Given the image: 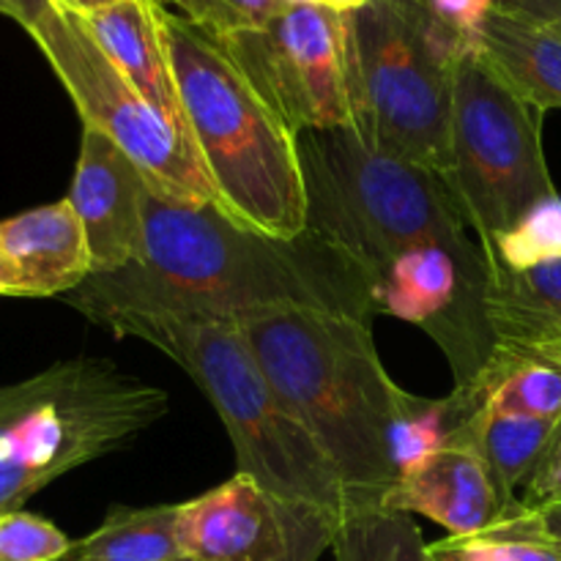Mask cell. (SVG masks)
<instances>
[{"instance_id": "obj_9", "label": "cell", "mask_w": 561, "mask_h": 561, "mask_svg": "<svg viewBox=\"0 0 561 561\" xmlns=\"http://www.w3.org/2000/svg\"><path fill=\"white\" fill-rule=\"evenodd\" d=\"M20 25L71 96L82 126L107 135L140 168L153 195L181 206L217 203L192 137L142 99L80 14L36 0Z\"/></svg>"}, {"instance_id": "obj_21", "label": "cell", "mask_w": 561, "mask_h": 561, "mask_svg": "<svg viewBox=\"0 0 561 561\" xmlns=\"http://www.w3.org/2000/svg\"><path fill=\"white\" fill-rule=\"evenodd\" d=\"M471 414L474 409L455 392H449L447 398H422L403 389L389 431V463H392L394 485L433 455L453 449Z\"/></svg>"}, {"instance_id": "obj_37", "label": "cell", "mask_w": 561, "mask_h": 561, "mask_svg": "<svg viewBox=\"0 0 561 561\" xmlns=\"http://www.w3.org/2000/svg\"><path fill=\"white\" fill-rule=\"evenodd\" d=\"M153 3H159V5H164V9L173 11V9H175V3H179V0H153Z\"/></svg>"}, {"instance_id": "obj_22", "label": "cell", "mask_w": 561, "mask_h": 561, "mask_svg": "<svg viewBox=\"0 0 561 561\" xmlns=\"http://www.w3.org/2000/svg\"><path fill=\"white\" fill-rule=\"evenodd\" d=\"M334 561H436L420 526L383 507L354 510L334 531Z\"/></svg>"}, {"instance_id": "obj_25", "label": "cell", "mask_w": 561, "mask_h": 561, "mask_svg": "<svg viewBox=\"0 0 561 561\" xmlns=\"http://www.w3.org/2000/svg\"><path fill=\"white\" fill-rule=\"evenodd\" d=\"M285 5V0H179L173 11L211 31L214 36H228L266 27Z\"/></svg>"}, {"instance_id": "obj_20", "label": "cell", "mask_w": 561, "mask_h": 561, "mask_svg": "<svg viewBox=\"0 0 561 561\" xmlns=\"http://www.w3.org/2000/svg\"><path fill=\"white\" fill-rule=\"evenodd\" d=\"M64 561H186L179 546V504H115L102 526L77 540Z\"/></svg>"}, {"instance_id": "obj_19", "label": "cell", "mask_w": 561, "mask_h": 561, "mask_svg": "<svg viewBox=\"0 0 561 561\" xmlns=\"http://www.w3.org/2000/svg\"><path fill=\"white\" fill-rule=\"evenodd\" d=\"M559 431L561 420L474 411L460 431L455 447L474 449L491 469L502 496L510 504H520L518 491L535 474Z\"/></svg>"}, {"instance_id": "obj_15", "label": "cell", "mask_w": 561, "mask_h": 561, "mask_svg": "<svg viewBox=\"0 0 561 561\" xmlns=\"http://www.w3.org/2000/svg\"><path fill=\"white\" fill-rule=\"evenodd\" d=\"M88 31L121 69V75L142 93L151 107H157L170 124L186 129L181 110L179 88H175L173 66L159 25V3L153 0H121L102 11L82 16Z\"/></svg>"}, {"instance_id": "obj_32", "label": "cell", "mask_w": 561, "mask_h": 561, "mask_svg": "<svg viewBox=\"0 0 561 561\" xmlns=\"http://www.w3.org/2000/svg\"><path fill=\"white\" fill-rule=\"evenodd\" d=\"M55 3H60L64 9H69V11H75V14L88 16V14H93V11H102V9H107V5L121 3V0H55Z\"/></svg>"}, {"instance_id": "obj_14", "label": "cell", "mask_w": 561, "mask_h": 561, "mask_svg": "<svg viewBox=\"0 0 561 561\" xmlns=\"http://www.w3.org/2000/svg\"><path fill=\"white\" fill-rule=\"evenodd\" d=\"M0 255L14 277V299L66 296L93 274L85 230L69 197L3 219Z\"/></svg>"}, {"instance_id": "obj_7", "label": "cell", "mask_w": 561, "mask_h": 561, "mask_svg": "<svg viewBox=\"0 0 561 561\" xmlns=\"http://www.w3.org/2000/svg\"><path fill=\"white\" fill-rule=\"evenodd\" d=\"M343 20L356 135L447 175L455 71L474 44L416 0H373Z\"/></svg>"}, {"instance_id": "obj_31", "label": "cell", "mask_w": 561, "mask_h": 561, "mask_svg": "<svg viewBox=\"0 0 561 561\" xmlns=\"http://www.w3.org/2000/svg\"><path fill=\"white\" fill-rule=\"evenodd\" d=\"M493 3H496V9L542 22V25L561 33V0H493Z\"/></svg>"}, {"instance_id": "obj_8", "label": "cell", "mask_w": 561, "mask_h": 561, "mask_svg": "<svg viewBox=\"0 0 561 561\" xmlns=\"http://www.w3.org/2000/svg\"><path fill=\"white\" fill-rule=\"evenodd\" d=\"M542 115L491 69L480 49L460 55L444 179L482 247L559 197L542 148Z\"/></svg>"}, {"instance_id": "obj_23", "label": "cell", "mask_w": 561, "mask_h": 561, "mask_svg": "<svg viewBox=\"0 0 561 561\" xmlns=\"http://www.w3.org/2000/svg\"><path fill=\"white\" fill-rule=\"evenodd\" d=\"M488 266L499 263L507 268L529 266L561 255V197L542 203L524 222L491 247H482Z\"/></svg>"}, {"instance_id": "obj_6", "label": "cell", "mask_w": 561, "mask_h": 561, "mask_svg": "<svg viewBox=\"0 0 561 561\" xmlns=\"http://www.w3.org/2000/svg\"><path fill=\"white\" fill-rule=\"evenodd\" d=\"M168 409L164 389L102 356L58 362L0 387V515L22 510L69 471L124 449Z\"/></svg>"}, {"instance_id": "obj_26", "label": "cell", "mask_w": 561, "mask_h": 561, "mask_svg": "<svg viewBox=\"0 0 561 561\" xmlns=\"http://www.w3.org/2000/svg\"><path fill=\"white\" fill-rule=\"evenodd\" d=\"M427 548L436 561H561V551L557 548L499 535L447 537V540L431 542Z\"/></svg>"}, {"instance_id": "obj_16", "label": "cell", "mask_w": 561, "mask_h": 561, "mask_svg": "<svg viewBox=\"0 0 561 561\" xmlns=\"http://www.w3.org/2000/svg\"><path fill=\"white\" fill-rule=\"evenodd\" d=\"M485 305L496 343L561 351V255L520 268L488 266Z\"/></svg>"}, {"instance_id": "obj_3", "label": "cell", "mask_w": 561, "mask_h": 561, "mask_svg": "<svg viewBox=\"0 0 561 561\" xmlns=\"http://www.w3.org/2000/svg\"><path fill=\"white\" fill-rule=\"evenodd\" d=\"M186 129L217 206L257 233L296 239L307 230L299 135L261 96L233 55L197 22L159 5Z\"/></svg>"}, {"instance_id": "obj_2", "label": "cell", "mask_w": 561, "mask_h": 561, "mask_svg": "<svg viewBox=\"0 0 561 561\" xmlns=\"http://www.w3.org/2000/svg\"><path fill=\"white\" fill-rule=\"evenodd\" d=\"M236 327L285 405L337 466L351 513L381 507L394 485L389 431L403 387L383 367L370 321L283 307Z\"/></svg>"}, {"instance_id": "obj_27", "label": "cell", "mask_w": 561, "mask_h": 561, "mask_svg": "<svg viewBox=\"0 0 561 561\" xmlns=\"http://www.w3.org/2000/svg\"><path fill=\"white\" fill-rule=\"evenodd\" d=\"M340 520L310 504H294L290 520V546L279 561H318L327 548H332Z\"/></svg>"}, {"instance_id": "obj_11", "label": "cell", "mask_w": 561, "mask_h": 561, "mask_svg": "<svg viewBox=\"0 0 561 561\" xmlns=\"http://www.w3.org/2000/svg\"><path fill=\"white\" fill-rule=\"evenodd\" d=\"M290 520L294 504L236 471L179 504V546L186 561H279L290 546Z\"/></svg>"}, {"instance_id": "obj_17", "label": "cell", "mask_w": 561, "mask_h": 561, "mask_svg": "<svg viewBox=\"0 0 561 561\" xmlns=\"http://www.w3.org/2000/svg\"><path fill=\"white\" fill-rule=\"evenodd\" d=\"M491 69L540 113L561 110V33L542 22L493 9L477 36Z\"/></svg>"}, {"instance_id": "obj_33", "label": "cell", "mask_w": 561, "mask_h": 561, "mask_svg": "<svg viewBox=\"0 0 561 561\" xmlns=\"http://www.w3.org/2000/svg\"><path fill=\"white\" fill-rule=\"evenodd\" d=\"M373 3V0H321V5L337 11V14H351V11L362 9V5Z\"/></svg>"}, {"instance_id": "obj_35", "label": "cell", "mask_w": 561, "mask_h": 561, "mask_svg": "<svg viewBox=\"0 0 561 561\" xmlns=\"http://www.w3.org/2000/svg\"><path fill=\"white\" fill-rule=\"evenodd\" d=\"M0 14L11 16L14 22L22 20V5L20 0H0Z\"/></svg>"}, {"instance_id": "obj_12", "label": "cell", "mask_w": 561, "mask_h": 561, "mask_svg": "<svg viewBox=\"0 0 561 561\" xmlns=\"http://www.w3.org/2000/svg\"><path fill=\"white\" fill-rule=\"evenodd\" d=\"M146 192L140 168L107 135L82 126L69 203L85 230L93 274L121 272L140 261Z\"/></svg>"}, {"instance_id": "obj_36", "label": "cell", "mask_w": 561, "mask_h": 561, "mask_svg": "<svg viewBox=\"0 0 561 561\" xmlns=\"http://www.w3.org/2000/svg\"><path fill=\"white\" fill-rule=\"evenodd\" d=\"M288 5H321V0H285Z\"/></svg>"}, {"instance_id": "obj_4", "label": "cell", "mask_w": 561, "mask_h": 561, "mask_svg": "<svg viewBox=\"0 0 561 561\" xmlns=\"http://www.w3.org/2000/svg\"><path fill=\"white\" fill-rule=\"evenodd\" d=\"M102 329L153 345L203 389L228 431L239 471L283 502L310 504L337 520L351 513L337 466L285 405L236 323L126 312Z\"/></svg>"}, {"instance_id": "obj_29", "label": "cell", "mask_w": 561, "mask_h": 561, "mask_svg": "<svg viewBox=\"0 0 561 561\" xmlns=\"http://www.w3.org/2000/svg\"><path fill=\"white\" fill-rule=\"evenodd\" d=\"M416 3L425 5L436 20H442L444 25L453 27L455 33H460L471 44H477L482 25L491 16V11L496 9L493 0H416Z\"/></svg>"}, {"instance_id": "obj_5", "label": "cell", "mask_w": 561, "mask_h": 561, "mask_svg": "<svg viewBox=\"0 0 561 561\" xmlns=\"http://www.w3.org/2000/svg\"><path fill=\"white\" fill-rule=\"evenodd\" d=\"M299 153L307 228L348 252L367 277L422 244L482 247L442 173L370 146L354 126L299 131Z\"/></svg>"}, {"instance_id": "obj_18", "label": "cell", "mask_w": 561, "mask_h": 561, "mask_svg": "<svg viewBox=\"0 0 561 561\" xmlns=\"http://www.w3.org/2000/svg\"><path fill=\"white\" fill-rule=\"evenodd\" d=\"M455 394L488 414L561 420V356L496 343L471 389Z\"/></svg>"}, {"instance_id": "obj_34", "label": "cell", "mask_w": 561, "mask_h": 561, "mask_svg": "<svg viewBox=\"0 0 561 561\" xmlns=\"http://www.w3.org/2000/svg\"><path fill=\"white\" fill-rule=\"evenodd\" d=\"M0 296H14V277H11L3 255H0Z\"/></svg>"}, {"instance_id": "obj_39", "label": "cell", "mask_w": 561, "mask_h": 561, "mask_svg": "<svg viewBox=\"0 0 561 561\" xmlns=\"http://www.w3.org/2000/svg\"><path fill=\"white\" fill-rule=\"evenodd\" d=\"M548 354H557V356H561V351H548Z\"/></svg>"}, {"instance_id": "obj_10", "label": "cell", "mask_w": 561, "mask_h": 561, "mask_svg": "<svg viewBox=\"0 0 561 561\" xmlns=\"http://www.w3.org/2000/svg\"><path fill=\"white\" fill-rule=\"evenodd\" d=\"M217 38L296 135L351 126L343 14L285 5L266 27Z\"/></svg>"}, {"instance_id": "obj_38", "label": "cell", "mask_w": 561, "mask_h": 561, "mask_svg": "<svg viewBox=\"0 0 561 561\" xmlns=\"http://www.w3.org/2000/svg\"><path fill=\"white\" fill-rule=\"evenodd\" d=\"M33 3H36V0H20V5H22V20H25V11L31 9ZM22 20H20V22H22Z\"/></svg>"}, {"instance_id": "obj_30", "label": "cell", "mask_w": 561, "mask_h": 561, "mask_svg": "<svg viewBox=\"0 0 561 561\" xmlns=\"http://www.w3.org/2000/svg\"><path fill=\"white\" fill-rule=\"evenodd\" d=\"M551 504H561V431L553 438L546 458L535 469V474L524 485V496H520L524 510L551 507Z\"/></svg>"}, {"instance_id": "obj_13", "label": "cell", "mask_w": 561, "mask_h": 561, "mask_svg": "<svg viewBox=\"0 0 561 561\" xmlns=\"http://www.w3.org/2000/svg\"><path fill=\"white\" fill-rule=\"evenodd\" d=\"M383 510L422 515L449 537H474L496 529L518 510L499 491L485 460L469 447H453L405 474L383 496Z\"/></svg>"}, {"instance_id": "obj_24", "label": "cell", "mask_w": 561, "mask_h": 561, "mask_svg": "<svg viewBox=\"0 0 561 561\" xmlns=\"http://www.w3.org/2000/svg\"><path fill=\"white\" fill-rule=\"evenodd\" d=\"M75 542L42 515H0V561H64Z\"/></svg>"}, {"instance_id": "obj_1", "label": "cell", "mask_w": 561, "mask_h": 561, "mask_svg": "<svg viewBox=\"0 0 561 561\" xmlns=\"http://www.w3.org/2000/svg\"><path fill=\"white\" fill-rule=\"evenodd\" d=\"M64 299L99 327L126 312L228 323L283 307L376 316L365 268L316 230L277 239L244 228L217 203L181 206L151 190L142 197L140 261L91 274Z\"/></svg>"}, {"instance_id": "obj_28", "label": "cell", "mask_w": 561, "mask_h": 561, "mask_svg": "<svg viewBox=\"0 0 561 561\" xmlns=\"http://www.w3.org/2000/svg\"><path fill=\"white\" fill-rule=\"evenodd\" d=\"M485 535L510 537V540H529L542 542L561 551V504H551V507H537L524 510L518 504L507 520L496 526V529L485 531Z\"/></svg>"}]
</instances>
